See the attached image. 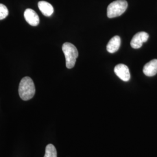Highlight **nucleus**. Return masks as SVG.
I'll list each match as a JSON object with an SVG mask.
<instances>
[{
	"label": "nucleus",
	"instance_id": "6e6552de",
	"mask_svg": "<svg viewBox=\"0 0 157 157\" xmlns=\"http://www.w3.org/2000/svg\"><path fill=\"white\" fill-rule=\"evenodd\" d=\"M121 43L119 36H115L109 40L107 45V50L109 53H114L119 50Z\"/></svg>",
	"mask_w": 157,
	"mask_h": 157
},
{
	"label": "nucleus",
	"instance_id": "9d476101",
	"mask_svg": "<svg viewBox=\"0 0 157 157\" xmlns=\"http://www.w3.org/2000/svg\"><path fill=\"white\" fill-rule=\"evenodd\" d=\"M44 157H57L56 148L54 145L50 144L47 146Z\"/></svg>",
	"mask_w": 157,
	"mask_h": 157
},
{
	"label": "nucleus",
	"instance_id": "39448f33",
	"mask_svg": "<svg viewBox=\"0 0 157 157\" xmlns=\"http://www.w3.org/2000/svg\"><path fill=\"white\" fill-rule=\"evenodd\" d=\"M114 72L118 78L124 82H128L130 78L129 67L124 64H118L114 68Z\"/></svg>",
	"mask_w": 157,
	"mask_h": 157
},
{
	"label": "nucleus",
	"instance_id": "f257e3e1",
	"mask_svg": "<svg viewBox=\"0 0 157 157\" xmlns=\"http://www.w3.org/2000/svg\"><path fill=\"white\" fill-rule=\"evenodd\" d=\"M35 92L36 89L33 80L29 76L22 78L19 86V94L21 99L24 101L32 99Z\"/></svg>",
	"mask_w": 157,
	"mask_h": 157
},
{
	"label": "nucleus",
	"instance_id": "20e7f679",
	"mask_svg": "<svg viewBox=\"0 0 157 157\" xmlns=\"http://www.w3.org/2000/svg\"><path fill=\"white\" fill-rule=\"evenodd\" d=\"M148 34L144 32H141L136 34L130 42V45L133 48L138 49L142 47L143 44L148 39Z\"/></svg>",
	"mask_w": 157,
	"mask_h": 157
},
{
	"label": "nucleus",
	"instance_id": "0eeeda50",
	"mask_svg": "<svg viewBox=\"0 0 157 157\" xmlns=\"http://www.w3.org/2000/svg\"><path fill=\"white\" fill-rule=\"evenodd\" d=\"M143 73L144 75L151 77L157 73V59H154L147 63L143 67Z\"/></svg>",
	"mask_w": 157,
	"mask_h": 157
},
{
	"label": "nucleus",
	"instance_id": "9b49d317",
	"mask_svg": "<svg viewBox=\"0 0 157 157\" xmlns=\"http://www.w3.org/2000/svg\"><path fill=\"white\" fill-rule=\"evenodd\" d=\"M9 14V11L6 6L0 4V20L5 19Z\"/></svg>",
	"mask_w": 157,
	"mask_h": 157
},
{
	"label": "nucleus",
	"instance_id": "423d86ee",
	"mask_svg": "<svg viewBox=\"0 0 157 157\" xmlns=\"http://www.w3.org/2000/svg\"><path fill=\"white\" fill-rule=\"evenodd\" d=\"M24 17L26 21L33 26H37L40 22L39 17L37 13L32 9H26L24 12Z\"/></svg>",
	"mask_w": 157,
	"mask_h": 157
},
{
	"label": "nucleus",
	"instance_id": "1a4fd4ad",
	"mask_svg": "<svg viewBox=\"0 0 157 157\" xmlns=\"http://www.w3.org/2000/svg\"><path fill=\"white\" fill-rule=\"evenodd\" d=\"M38 6L40 11L45 17H50L54 12L53 6L48 2L41 1L38 3Z\"/></svg>",
	"mask_w": 157,
	"mask_h": 157
},
{
	"label": "nucleus",
	"instance_id": "7ed1b4c3",
	"mask_svg": "<svg viewBox=\"0 0 157 157\" xmlns=\"http://www.w3.org/2000/svg\"><path fill=\"white\" fill-rule=\"evenodd\" d=\"M126 0H117L111 2L107 8V17L113 18L122 15L128 8Z\"/></svg>",
	"mask_w": 157,
	"mask_h": 157
},
{
	"label": "nucleus",
	"instance_id": "f03ea898",
	"mask_svg": "<svg viewBox=\"0 0 157 157\" xmlns=\"http://www.w3.org/2000/svg\"><path fill=\"white\" fill-rule=\"evenodd\" d=\"M62 48L65 56L66 67L68 69L73 68L78 56L76 47L70 43H65L62 45Z\"/></svg>",
	"mask_w": 157,
	"mask_h": 157
}]
</instances>
